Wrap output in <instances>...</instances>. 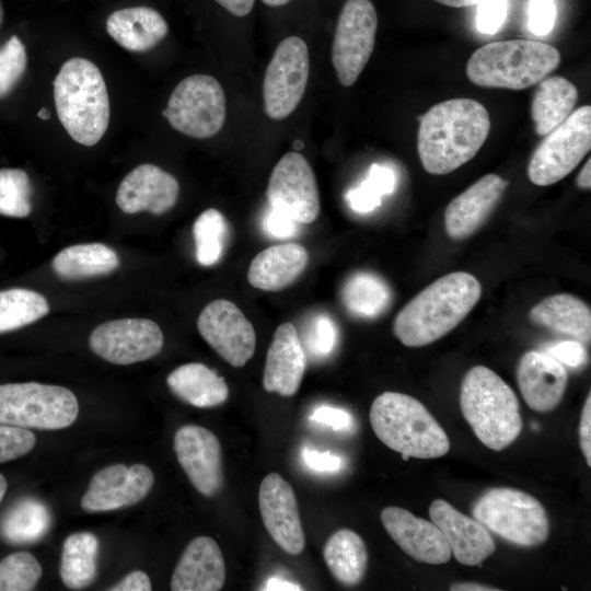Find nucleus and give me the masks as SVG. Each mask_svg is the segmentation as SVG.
<instances>
[{
	"mask_svg": "<svg viewBox=\"0 0 591 591\" xmlns=\"http://www.w3.org/2000/svg\"><path fill=\"white\" fill-rule=\"evenodd\" d=\"M490 131L487 109L472 99H452L430 107L421 117L417 150L426 172L449 174L480 150Z\"/></svg>",
	"mask_w": 591,
	"mask_h": 591,
	"instance_id": "nucleus-1",
	"label": "nucleus"
},
{
	"mask_svg": "<svg viewBox=\"0 0 591 591\" xmlns=\"http://www.w3.org/2000/svg\"><path fill=\"white\" fill-rule=\"evenodd\" d=\"M482 296L479 281L465 271L437 279L396 315L393 332L408 347L429 345L450 333Z\"/></svg>",
	"mask_w": 591,
	"mask_h": 591,
	"instance_id": "nucleus-2",
	"label": "nucleus"
},
{
	"mask_svg": "<svg viewBox=\"0 0 591 591\" xmlns=\"http://www.w3.org/2000/svg\"><path fill=\"white\" fill-rule=\"evenodd\" d=\"M58 118L69 136L93 146L104 136L109 121V100L100 69L84 58H71L54 81Z\"/></svg>",
	"mask_w": 591,
	"mask_h": 591,
	"instance_id": "nucleus-3",
	"label": "nucleus"
},
{
	"mask_svg": "<svg viewBox=\"0 0 591 591\" xmlns=\"http://www.w3.org/2000/svg\"><path fill=\"white\" fill-rule=\"evenodd\" d=\"M369 419L379 440L404 460L441 457L450 450L442 427L421 402L407 394H380L371 405Z\"/></svg>",
	"mask_w": 591,
	"mask_h": 591,
	"instance_id": "nucleus-4",
	"label": "nucleus"
},
{
	"mask_svg": "<svg viewBox=\"0 0 591 591\" xmlns=\"http://www.w3.org/2000/svg\"><path fill=\"white\" fill-rule=\"evenodd\" d=\"M460 406L478 440L494 451L509 447L522 430L514 392L487 367L475 366L465 374Z\"/></svg>",
	"mask_w": 591,
	"mask_h": 591,
	"instance_id": "nucleus-5",
	"label": "nucleus"
},
{
	"mask_svg": "<svg viewBox=\"0 0 591 591\" xmlns=\"http://www.w3.org/2000/svg\"><path fill=\"white\" fill-rule=\"evenodd\" d=\"M559 51L531 39L499 40L476 49L466 63V76L482 88L523 90L541 82L560 63Z\"/></svg>",
	"mask_w": 591,
	"mask_h": 591,
	"instance_id": "nucleus-6",
	"label": "nucleus"
},
{
	"mask_svg": "<svg viewBox=\"0 0 591 591\" xmlns=\"http://www.w3.org/2000/svg\"><path fill=\"white\" fill-rule=\"evenodd\" d=\"M472 515L490 533L517 546H537L549 535V520L543 505L520 489H486L473 503Z\"/></svg>",
	"mask_w": 591,
	"mask_h": 591,
	"instance_id": "nucleus-7",
	"label": "nucleus"
},
{
	"mask_svg": "<svg viewBox=\"0 0 591 591\" xmlns=\"http://www.w3.org/2000/svg\"><path fill=\"white\" fill-rule=\"evenodd\" d=\"M79 403L70 390L37 382L0 384V424L42 430L71 426Z\"/></svg>",
	"mask_w": 591,
	"mask_h": 591,
	"instance_id": "nucleus-8",
	"label": "nucleus"
},
{
	"mask_svg": "<svg viewBox=\"0 0 591 591\" xmlns=\"http://www.w3.org/2000/svg\"><path fill=\"white\" fill-rule=\"evenodd\" d=\"M162 115L171 126L192 138L217 135L227 115L225 95L220 83L208 74H194L173 90Z\"/></svg>",
	"mask_w": 591,
	"mask_h": 591,
	"instance_id": "nucleus-9",
	"label": "nucleus"
},
{
	"mask_svg": "<svg viewBox=\"0 0 591 591\" xmlns=\"http://www.w3.org/2000/svg\"><path fill=\"white\" fill-rule=\"evenodd\" d=\"M535 149L528 166L537 186L555 184L571 173L591 149V107L584 105L549 131Z\"/></svg>",
	"mask_w": 591,
	"mask_h": 591,
	"instance_id": "nucleus-10",
	"label": "nucleus"
},
{
	"mask_svg": "<svg viewBox=\"0 0 591 591\" xmlns=\"http://www.w3.org/2000/svg\"><path fill=\"white\" fill-rule=\"evenodd\" d=\"M378 15L370 0H346L337 21L332 62L341 85L351 86L374 49Z\"/></svg>",
	"mask_w": 591,
	"mask_h": 591,
	"instance_id": "nucleus-11",
	"label": "nucleus"
},
{
	"mask_svg": "<svg viewBox=\"0 0 591 591\" xmlns=\"http://www.w3.org/2000/svg\"><path fill=\"white\" fill-rule=\"evenodd\" d=\"M310 73V57L305 42L289 36L277 46L263 82L266 115L275 120L287 118L299 105Z\"/></svg>",
	"mask_w": 591,
	"mask_h": 591,
	"instance_id": "nucleus-12",
	"label": "nucleus"
},
{
	"mask_svg": "<svg viewBox=\"0 0 591 591\" xmlns=\"http://www.w3.org/2000/svg\"><path fill=\"white\" fill-rule=\"evenodd\" d=\"M269 206L301 224L316 220L321 204L316 179L306 159L299 152L286 153L275 165L267 186Z\"/></svg>",
	"mask_w": 591,
	"mask_h": 591,
	"instance_id": "nucleus-13",
	"label": "nucleus"
},
{
	"mask_svg": "<svg viewBox=\"0 0 591 591\" xmlns=\"http://www.w3.org/2000/svg\"><path fill=\"white\" fill-rule=\"evenodd\" d=\"M160 326L148 318H121L95 327L89 338L91 350L104 360L127 366L155 357L163 347Z\"/></svg>",
	"mask_w": 591,
	"mask_h": 591,
	"instance_id": "nucleus-14",
	"label": "nucleus"
},
{
	"mask_svg": "<svg viewBox=\"0 0 591 591\" xmlns=\"http://www.w3.org/2000/svg\"><path fill=\"white\" fill-rule=\"evenodd\" d=\"M197 327L208 345L231 366L243 367L254 355L256 334L233 302L218 299L200 312Z\"/></svg>",
	"mask_w": 591,
	"mask_h": 591,
	"instance_id": "nucleus-15",
	"label": "nucleus"
},
{
	"mask_svg": "<svg viewBox=\"0 0 591 591\" xmlns=\"http://www.w3.org/2000/svg\"><path fill=\"white\" fill-rule=\"evenodd\" d=\"M154 475L143 464H114L99 471L81 499L88 512H104L134 506L151 490Z\"/></svg>",
	"mask_w": 591,
	"mask_h": 591,
	"instance_id": "nucleus-16",
	"label": "nucleus"
},
{
	"mask_svg": "<svg viewBox=\"0 0 591 591\" xmlns=\"http://www.w3.org/2000/svg\"><path fill=\"white\" fill-rule=\"evenodd\" d=\"M174 451L189 482L201 495L213 497L220 491L221 445L210 430L197 425L181 427L174 434Z\"/></svg>",
	"mask_w": 591,
	"mask_h": 591,
	"instance_id": "nucleus-17",
	"label": "nucleus"
},
{
	"mask_svg": "<svg viewBox=\"0 0 591 591\" xmlns=\"http://www.w3.org/2000/svg\"><path fill=\"white\" fill-rule=\"evenodd\" d=\"M258 505L264 525L278 546L288 554H300L305 540L291 485L277 473L268 474L259 486Z\"/></svg>",
	"mask_w": 591,
	"mask_h": 591,
	"instance_id": "nucleus-18",
	"label": "nucleus"
},
{
	"mask_svg": "<svg viewBox=\"0 0 591 591\" xmlns=\"http://www.w3.org/2000/svg\"><path fill=\"white\" fill-rule=\"evenodd\" d=\"M381 521L394 542L415 560L430 565L450 560L449 543L431 520L401 507H386L381 512Z\"/></svg>",
	"mask_w": 591,
	"mask_h": 591,
	"instance_id": "nucleus-19",
	"label": "nucleus"
},
{
	"mask_svg": "<svg viewBox=\"0 0 591 591\" xmlns=\"http://www.w3.org/2000/svg\"><path fill=\"white\" fill-rule=\"evenodd\" d=\"M429 517L443 533L451 554L459 563L477 566L496 551L490 532L476 519L463 514L445 500H433L429 507Z\"/></svg>",
	"mask_w": 591,
	"mask_h": 591,
	"instance_id": "nucleus-20",
	"label": "nucleus"
},
{
	"mask_svg": "<svg viewBox=\"0 0 591 591\" xmlns=\"http://www.w3.org/2000/svg\"><path fill=\"white\" fill-rule=\"evenodd\" d=\"M179 185L176 178L153 164H141L121 181L116 204L126 213L148 211L161 215L176 202Z\"/></svg>",
	"mask_w": 591,
	"mask_h": 591,
	"instance_id": "nucleus-21",
	"label": "nucleus"
},
{
	"mask_svg": "<svg viewBox=\"0 0 591 591\" xmlns=\"http://www.w3.org/2000/svg\"><path fill=\"white\" fill-rule=\"evenodd\" d=\"M509 183L497 174H487L461 193L444 212L447 234L463 240L474 234L500 201Z\"/></svg>",
	"mask_w": 591,
	"mask_h": 591,
	"instance_id": "nucleus-22",
	"label": "nucleus"
},
{
	"mask_svg": "<svg viewBox=\"0 0 591 591\" xmlns=\"http://www.w3.org/2000/svg\"><path fill=\"white\" fill-rule=\"evenodd\" d=\"M517 381L528 406L545 413L561 402L568 375L563 364L548 354L528 351L519 361Z\"/></svg>",
	"mask_w": 591,
	"mask_h": 591,
	"instance_id": "nucleus-23",
	"label": "nucleus"
},
{
	"mask_svg": "<svg viewBox=\"0 0 591 591\" xmlns=\"http://www.w3.org/2000/svg\"><path fill=\"white\" fill-rule=\"evenodd\" d=\"M306 355L296 327L286 322L275 332L267 350L263 386L267 392L292 396L302 382Z\"/></svg>",
	"mask_w": 591,
	"mask_h": 591,
	"instance_id": "nucleus-24",
	"label": "nucleus"
},
{
	"mask_svg": "<svg viewBox=\"0 0 591 591\" xmlns=\"http://www.w3.org/2000/svg\"><path fill=\"white\" fill-rule=\"evenodd\" d=\"M225 580L223 555L208 536L194 538L182 554L171 579L173 591H218Z\"/></svg>",
	"mask_w": 591,
	"mask_h": 591,
	"instance_id": "nucleus-25",
	"label": "nucleus"
},
{
	"mask_svg": "<svg viewBox=\"0 0 591 591\" xmlns=\"http://www.w3.org/2000/svg\"><path fill=\"white\" fill-rule=\"evenodd\" d=\"M309 262L306 250L297 243H283L259 252L251 262L247 280L256 289L278 291L293 283Z\"/></svg>",
	"mask_w": 591,
	"mask_h": 591,
	"instance_id": "nucleus-26",
	"label": "nucleus"
},
{
	"mask_svg": "<svg viewBox=\"0 0 591 591\" xmlns=\"http://www.w3.org/2000/svg\"><path fill=\"white\" fill-rule=\"evenodd\" d=\"M106 31L126 50L143 53L166 36L169 26L160 12L139 5L114 11L106 20Z\"/></svg>",
	"mask_w": 591,
	"mask_h": 591,
	"instance_id": "nucleus-27",
	"label": "nucleus"
},
{
	"mask_svg": "<svg viewBox=\"0 0 591 591\" xmlns=\"http://www.w3.org/2000/svg\"><path fill=\"white\" fill-rule=\"evenodd\" d=\"M529 317L533 323L575 340L590 343V306L572 294L558 293L543 299L531 309Z\"/></svg>",
	"mask_w": 591,
	"mask_h": 591,
	"instance_id": "nucleus-28",
	"label": "nucleus"
},
{
	"mask_svg": "<svg viewBox=\"0 0 591 591\" xmlns=\"http://www.w3.org/2000/svg\"><path fill=\"white\" fill-rule=\"evenodd\" d=\"M166 383L179 399L200 408L221 405L229 396L224 379L199 362L177 367L167 375Z\"/></svg>",
	"mask_w": 591,
	"mask_h": 591,
	"instance_id": "nucleus-29",
	"label": "nucleus"
},
{
	"mask_svg": "<svg viewBox=\"0 0 591 591\" xmlns=\"http://www.w3.org/2000/svg\"><path fill=\"white\" fill-rule=\"evenodd\" d=\"M578 101V90L564 77L542 80L534 93L531 115L538 136H546L561 124Z\"/></svg>",
	"mask_w": 591,
	"mask_h": 591,
	"instance_id": "nucleus-30",
	"label": "nucleus"
},
{
	"mask_svg": "<svg viewBox=\"0 0 591 591\" xmlns=\"http://www.w3.org/2000/svg\"><path fill=\"white\" fill-rule=\"evenodd\" d=\"M119 266L116 252L102 243L76 244L61 250L51 262L56 275L79 280L107 275Z\"/></svg>",
	"mask_w": 591,
	"mask_h": 591,
	"instance_id": "nucleus-31",
	"label": "nucleus"
},
{
	"mask_svg": "<svg viewBox=\"0 0 591 591\" xmlns=\"http://www.w3.org/2000/svg\"><path fill=\"white\" fill-rule=\"evenodd\" d=\"M324 560L334 578L344 586L352 587L361 582L368 565L366 544L356 532L341 529L326 542Z\"/></svg>",
	"mask_w": 591,
	"mask_h": 591,
	"instance_id": "nucleus-32",
	"label": "nucleus"
},
{
	"mask_svg": "<svg viewBox=\"0 0 591 591\" xmlns=\"http://www.w3.org/2000/svg\"><path fill=\"white\" fill-rule=\"evenodd\" d=\"M50 525L48 507L39 499L25 497L11 506L2 517L0 536L10 544H33L48 533Z\"/></svg>",
	"mask_w": 591,
	"mask_h": 591,
	"instance_id": "nucleus-33",
	"label": "nucleus"
},
{
	"mask_svg": "<svg viewBox=\"0 0 591 591\" xmlns=\"http://www.w3.org/2000/svg\"><path fill=\"white\" fill-rule=\"evenodd\" d=\"M99 541L90 532L70 534L63 542L59 573L70 589L90 586L97 572Z\"/></svg>",
	"mask_w": 591,
	"mask_h": 591,
	"instance_id": "nucleus-34",
	"label": "nucleus"
},
{
	"mask_svg": "<svg viewBox=\"0 0 591 591\" xmlns=\"http://www.w3.org/2000/svg\"><path fill=\"white\" fill-rule=\"evenodd\" d=\"M392 292L379 276L360 271L347 279L341 289V301L349 313L362 318H374L390 305Z\"/></svg>",
	"mask_w": 591,
	"mask_h": 591,
	"instance_id": "nucleus-35",
	"label": "nucleus"
},
{
	"mask_svg": "<svg viewBox=\"0 0 591 591\" xmlns=\"http://www.w3.org/2000/svg\"><path fill=\"white\" fill-rule=\"evenodd\" d=\"M48 312L47 300L34 290L24 288L2 290L0 291V334L30 325Z\"/></svg>",
	"mask_w": 591,
	"mask_h": 591,
	"instance_id": "nucleus-36",
	"label": "nucleus"
},
{
	"mask_svg": "<svg viewBox=\"0 0 591 591\" xmlns=\"http://www.w3.org/2000/svg\"><path fill=\"white\" fill-rule=\"evenodd\" d=\"M228 224L223 215L209 208L201 212L193 225L196 259L201 266L217 264L223 255Z\"/></svg>",
	"mask_w": 591,
	"mask_h": 591,
	"instance_id": "nucleus-37",
	"label": "nucleus"
},
{
	"mask_svg": "<svg viewBox=\"0 0 591 591\" xmlns=\"http://www.w3.org/2000/svg\"><path fill=\"white\" fill-rule=\"evenodd\" d=\"M395 172L382 164L373 163L366 178L346 194L348 206L356 212L367 213L381 205L382 197L394 192Z\"/></svg>",
	"mask_w": 591,
	"mask_h": 591,
	"instance_id": "nucleus-38",
	"label": "nucleus"
},
{
	"mask_svg": "<svg viewBox=\"0 0 591 591\" xmlns=\"http://www.w3.org/2000/svg\"><path fill=\"white\" fill-rule=\"evenodd\" d=\"M32 187L27 174L20 169L0 170V215L24 218L32 210Z\"/></svg>",
	"mask_w": 591,
	"mask_h": 591,
	"instance_id": "nucleus-39",
	"label": "nucleus"
},
{
	"mask_svg": "<svg viewBox=\"0 0 591 591\" xmlns=\"http://www.w3.org/2000/svg\"><path fill=\"white\" fill-rule=\"evenodd\" d=\"M42 576V566L28 552H16L0 561V591H30Z\"/></svg>",
	"mask_w": 591,
	"mask_h": 591,
	"instance_id": "nucleus-40",
	"label": "nucleus"
},
{
	"mask_svg": "<svg viewBox=\"0 0 591 591\" xmlns=\"http://www.w3.org/2000/svg\"><path fill=\"white\" fill-rule=\"evenodd\" d=\"M27 56L24 44L15 35L0 47V99L8 95L23 77Z\"/></svg>",
	"mask_w": 591,
	"mask_h": 591,
	"instance_id": "nucleus-41",
	"label": "nucleus"
},
{
	"mask_svg": "<svg viewBox=\"0 0 591 591\" xmlns=\"http://www.w3.org/2000/svg\"><path fill=\"white\" fill-rule=\"evenodd\" d=\"M303 349L312 358L324 359L328 357L337 344V328L327 315L317 314L311 318L301 339Z\"/></svg>",
	"mask_w": 591,
	"mask_h": 591,
	"instance_id": "nucleus-42",
	"label": "nucleus"
},
{
	"mask_svg": "<svg viewBox=\"0 0 591 591\" xmlns=\"http://www.w3.org/2000/svg\"><path fill=\"white\" fill-rule=\"evenodd\" d=\"M35 444V434L26 428L0 424V464L27 454Z\"/></svg>",
	"mask_w": 591,
	"mask_h": 591,
	"instance_id": "nucleus-43",
	"label": "nucleus"
},
{
	"mask_svg": "<svg viewBox=\"0 0 591 591\" xmlns=\"http://www.w3.org/2000/svg\"><path fill=\"white\" fill-rule=\"evenodd\" d=\"M508 0H482L477 4L476 26L484 34H495L507 19Z\"/></svg>",
	"mask_w": 591,
	"mask_h": 591,
	"instance_id": "nucleus-44",
	"label": "nucleus"
},
{
	"mask_svg": "<svg viewBox=\"0 0 591 591\" xmlns=\"http://www.w3.org/2000/svg\"><path fill=\"white\" fill-rule=\"evenodd\" d=\"M556 7L554 0H530L528 4V27L537 36L548 34L554 27Z\"/></svg>",
	"mask_w": 591,
	"mask_h": 591,
	"instance_id": "nucleus-45",
	"label": "nucleus"
},
{
	"mask_svg": "<svg viewBox=\"0 0 591 591\" xmlns=\"http://www.w3.org/2000/svg\"><path fill=\"white\" fill-rule=\"evenodd\" d=\"M300 224L289 215L271 207L263 218V230L274 239L294 236L299 231Z\"/></svg>",
	"mask_w": 591,
	"mask_h": 591,
	"instance_id": "nucleus-46",
	"label": "nucleus"
},
{
	"mask_svg": "<svg viewBox=\"0 0 591 591\" xmlns=\"http://www.w3.org/2000/svg\"><path fill=\"white\" fill-rule=\"evenodd\" d=\"M310 420L335 431H349L354 426V418L347 410L329 405L314 408Z\"/></svg>",
	"mask_w": 591,
	"mask_h": 591,
	"instance_id": "nucleus-47",
	"label": "nucleus"
},
{
	"mask_svg": "<svg viewBox=\"0 0 591 591\" xmlns=\"http://www.w3.org/2000/svg\"><path fill=\"white\" fill-rule=\"evenodd\" d=\"M302 460L310 471L320 474H335L344 467V460L339 455L308 447L302 450Z\"/></svg>",
	"mask_w": 591,
	"mask_h": 591,
	"instance_id": "nucleus-48",
	"label": "nucleus"
},
{
	"mask_svg": "<svg viewBox=\"0 0 591 591\" xmlns=\"http://www.w3.org/2000/svg\"><path fill=\"white\" fill-rule=\"evenodd\" d=\"M546 354L571 368L580 367L587 360V352L578 340H565L553 345L546 349Z\"/></svg>",
	"mask_w": 591,
	"mask_h": 591,
	"instance_id": "nucleus-49",
	"label": "nucleus"
},
{
	"mask_svg": "<svg viewBox=\"0 0 591 591\" xmlns=\"http://www.w3.org/2000/svg\"><path fill=\"white\" fill-rule=\"evenodd\" d=\"M579 441L588 466H591V395L587 396L579 424Z\"/></svg>",
	"mask_w": 591,
	"mask_h": 591,
	"instance_id": "nucleus-50",
	"label": "nucleus"
},
{
	"mask_svg": "<svg viewBox=\"0 0 591 591\" xmlns=\"http://www.w3.org/2000/svg\"><path fill=\"white\" fill-rule=\"evenodd\" d=\"M152 589L149 576L141 570H134L118 583L108 588L111 591H150Z\"/></svg>",
	"mask_w": 591,
	"mask_h": 591,
	"instance_id": "nucleus-51",
	"label": "nucleus"
},
{
	"mask_svg": "<svg viewBox=\"0 0 591 591\" xmlns=\"http://www.w3.org/2000/svg\"><path fill=\"white\" fill-rule=\"evenodd\" d=\"M232 15L243 18L251 13L255 0H215Z\"/></svg>",
	"mask_w": 591,
	"mask_h": 591,
	"instance_id": "nucleus-52",
	"label": "nucleus"
},
{
	"mask_svg": "<svg viewBox=\"0 0 591 591\" xmlns=\"http://www.w3.org/2000/svg\"><path fill=\"white\" fill-rule=\"evenodd\" d=\"M263 590H269V591H291V590H302L301 586L289 581L287 579H283L282 577H271L267 580L265 583Z\"/></svg>",
	"mask_w": 591,
	"mask_h": 591,
	"instance_id": "nucleus-53",
	"label": "nucleus"
},
{
	"mask_svg": "<svg viewBox=\"0 0 591 591\" xmlns=\"http://www.w3.org/2000/svg\"><path fill=\"white\" fill-rule=\"evenodd\" d=\"M451 591H498L500 589L478 582H455L450 587Z\"/></svg>",
	"mask_w": 591,
	"mask_h": 591,
	"instance_id": "nucleus-54",
	"label": "nucleus"
},
{
	"mask_svg": "<svg viewBox=\"0 0 591 591\" xmlns=\"http://www.w3.org/2000/svg\"><path fill=\"white\" fill-rule=\"evenodd\" d=\"M577 185L582 189H590L591 187V160L588 159L587 163L581 169L578 177Z\"/></svg>",
	"mask_w": 591,
	"mask_h": 591,
	"instance_id": "nucleus-55",
	"label": "nucleus"
},
{
	"mask_svg": "<svg viewBox=\"0 0 591 591\" xmlns=\"http://www.w3.org/2000/svg\"><path fill=\"white\" fill-rule=\"evenodd\" d=\"M443 5L452 8H464L477 5L482 0H434Z\"/></svg>",
	"mask_w": 591,
	"mask_h": 591,
	"instance_id": "nucleus-56",
	"label": "nucleus"
},
{
	"mask_svg": "<svg viewBox=\"0 0 591 591\" xmlns=\"http://www.w3.org/2000/svg\"><path fill=\"white\" fill-rule=\"evenodd\" d=\"M268 7H282L288 4L291 0H262Z\"/></svg>",
	"mask_w": 591,
	"mask_h": 591,
	"instance_id": "nucleus-57",
	"label": "nucleus"
},
{
	"mask_svg": "<svg viewBox=\"0 0 591 591\" xmlns=\"http://www.w3.org/2000/svg\"><path fill=\"white\" fill-rule=\"evenodd\" d=\"M8 488L5 477L0 473V502L2 501Z\"/></svg>",
	"mask_w": 591,
	"mask_h": 591,
	"instance_id": "nucleus-58",
	"label": "nucleus"
},
{
	"mask_svg": "<svg viewBox=\"0 0 591 591\" xmlns=\"http://www.w3.org/2000/svg\"><path fill=\"white\" fill-rule=\"evenodd\" d=\"M38 116L39 118L42 119H49V112L46 109V108H42L39 112H38Z\"/></svg>",
	"mask_w": 591,
	"mask_h": 591,
	"instance_id": "nucleus-59",
	"label": "nucleus"
},
{
	"mask_svg": "<svg viewBox=\"0 0 591 591\" xmlns=\"http://www.w3.org/2000/svg\"><path fill=\"white\" fill-rule=\"evenodd\" d=\"M1 21H2V8H1V4H0V24H1Z\"/></svg>",
	"mask_w": 591,
	"mask_h": 591,
	"instance_id": "nucleus-60",
	"label": "nucleus"
}]
</instances>
